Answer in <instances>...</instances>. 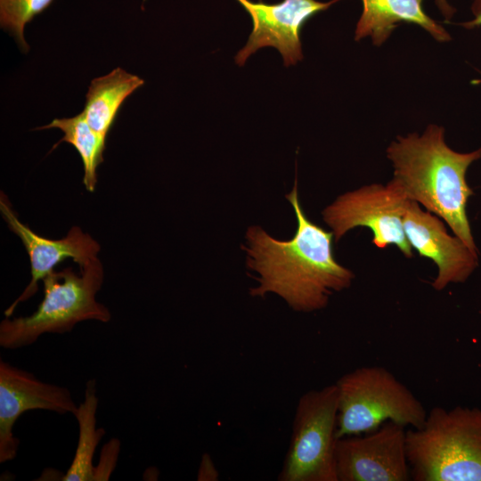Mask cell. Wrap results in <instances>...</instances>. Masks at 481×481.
<instances>
[{
  "label": "cell",
  "mask_w": 481,
  "mask_h": 481,
  "mask_svg": "<svg viewBox=\"0 0 481 481\" xmlns=\"http://www.w3.org/2000/svg\"><path fill=\"white\" fill-rule=\"evenodd\" d=\"M336 384L303 394L297 404L289 445L279 481H338L335 447L338 424Z\"/></svg>",
  "instance_id": "6"
},
{
  "label": "cell",
  "mask_w": 481,
  "mask_h": 481,
  "mask_svg": "<svg viewBox=\"0 0 481 481\" xmlns=\"http://www.w3.org/2000/svg\"><path fill=\"white\" fill-rule=\"evenodd\" d=\"M292 205L298 229L292 239H273L259 226L246 232L247 265L256 271L259 285L251 288L252 297L264 298L274 293L297 312L310 313L328 306L334 292L349 288L354 273L335 259L332 232L310 221L303 211L298 193V182L286 195Z\"/></svg>",
  "instance_id": "1"
},
{
  "label": "cell",
  "mask_w": 481,
  "mask_h": 481,
  "mask_svg": "<svg viewBox=\"0 0 481 481\" xmlns=\"http://www.w3.org/2000/svg\"><path fill=\"white\" fill-rule=\"evenodd\" d=\"M53 0H0V24L17 39L27 51L24 29L30 20L45 11Z\"/></svg>",
  "instance_id": "17"
},
{
  "label": "cell",
  "mask_w": 481,
  "mask_h": 481,
  "mask_svg": "<svg viewBox=\"0 0 481 481\" xmlns=\"http://www.w3.org/2000/svg\"><path fill=\"white\" fill-rule=\"evenodd\" d=\"M0 211L9 229L23 243L30 262L31 280L22 293L4 311L5 317H11L21 302L27 301L38 290V282L66 258H72L80 270L97 257L99 243L78 226H73L68 234L59 240H52L38 235L27 224L21 223L5 194L1 192Z\"/></svg>",
  "instance_id": "12"
},
{
  "label": "cell",
  "mask_w": 481,
  "mask_h": 481,
  "mask_svg": "<svg viewBox=\"0 0 481 481\" xmlns=\"http://www.w3.org/2000/svg\"><path fill=\"white\" fill-rule=\"evenodd\" d=\"M49 128H58L63 132V137L54 144L53 150L62 142L76 149L83 163V183L88 192H93L97 183V168L104 159L106 139L89 126L83 112L71 118H54L48 125L37 129Z\"/></svg>",
  "instance_id": "16"
},
{
  "label": "cell",
  "mask_w": 481,
  "mask_h": 481,
  "mask_svg": "<svg viewBox=\"0 0 481 481\" xmlns=\"http://www.w3.org/2000/svg\"><path fill=\"white\" fill-rule=\"evenodd\" d=\"M119 452V441L112 439L102 448L99 464L95 467L94 481L108 480L112 473Z\"/></svg>",
  "instance_id": "18"
},
{
  "label": "cell",
  "mask_w": 481,
  "mask_h": 481,
  "mask_svg": "<svg viewBox=\"0 0 481 481\" xmlns=\"http://www.w3.org/2000/svg\"><path fill=\"white\" fill-rule=\"evenodd\" d=\"M436 3L445 18L450 19L452 16L455 10L449 5L446 0H436Z\"/></svg>",
  "instance_id": "21"
},
{
  "label": "cell",
  "mask_w": 481,
  "mask_h": 481,
  "mask_svg": "<svg viewBox=\"0 0 481 481\" xmlns=\"http://www.w3.org/2000/svg\"><path fill=\"white\" fill-rule=\"evenodd\" d=\"M423 0H362L363 12L357 22L355 39L371 36L375 45H382L397 23H414L440 42L451 39L448 32L427 15Z\"/></svg>",
  "instance_id": "13"
},
{
  "label": "cell",
  "mask_w": 481,
  "mask_h": 481,
  "mask_svg": "<svg viewBox=\"0 0 481 481\" xmlns=\"http://www.w3.org/2000/svg\"><path fill=\"white\" fill-rule=\"evenodd\" d=\"M77 404L70 391L62 386L44 382L34 374L0 360V462L13 460L20 440L13 427L18 419L31 410L58 414H74Z\"/></svg>",
  "instance_id": "10"
},
{
  "label": "cell",
  "mask_w": 481,
  "mask_h": 481,
  "mask_svg": "<svg viewBox=\"0 0 481 481\" xmlns=\"http://www.w3.org/2000/svg\"><path fill=\"white\" fill-rule=\"evenodd\" d=\"M143 83L141 77L119 67L93 79L82 111L89 126L106 139L121 105Z\"/></svg>",
  "instance_id": "14"
},
{
  "label": "cell",
  "mask_w": 481,
  "mask_h": 481,
  "mask_svg": "<svg viewBox=\"0 0 481 481\" xmlns=\"http://www.w3.org/2000/svg\"><path fill=\"white\" fill-rule=\"evenodd\" d=\"M403 223L412 248L437 266L434 289L441 291L451 283H463L478 267V253L448 233L443 219L423 210L416 201H409Z\"/></svg>",
  "instance_id": "11"
},
{
  "label": "cell",
  "mask_w": 481,
  "mask_h": 481,
  "mask_svg": "<svg viewBox=\"0 0 481 481\" xmlns=\"http://www.w3.org/2000/svg\"><path fill=\"white\" fill-rule=\"evenodd\" d=\"M98 403L95 380L90 379L86 385L84 400L73 414L78 424V440L71 464L61 478L63 481H94L93 459L105 434L103 428H96Z\"/></svg>",
  "instance_id": "15"
},
{
  "label": "cell",
  "mask_w": 481,
  "mask_h": 481,
  "mask_svg": "<svg viewBox=\"0 0 481 481\" xmlns=\"http://www.w3.org/2000/svg\"><path fill=\"white\" fill-rule=\"evenodd\" d=\"M406 454L414 481H481V409L433 407L406 430Z\"/></svg>",
  "instance_id": "3"
},
{
  "label": "cell",
  "mask_w": 481,
  "mask_h": 481,
  "mask_svg": "<svg viewBox=\"0 0 481 481\" xmlns=\"http://www.w3.org/2000/svg\"><path fill=\"white\" fill-rule=\"evenodd\" d=\"M411 200L392 179L387 184L372 183L345 192L322 212L338 242L348 231L369 228L378 249L395 245L407 257H413L404 228V216Z\"/></svg>",
  "instance_id": "7"
},
{
  "label": "cell",
  "mask_w": 481,
  "mask_h": 481,
  "mask_svg": "<svg viewBox=\"0 0 481 481\" xmlns=\"http://www.w3.org/2000/svg\"><path fill=\"white\" fill-rule=\"evenodd\" d=\"M393 179L406 196L438 216L472 251L478 253L467 216L474 194L466 180L469 167L481 158V148L461 153L444 141V130L429 125L421 135L397 136L387 149Z\"/></svg>",
  "instance_id": "2"
},
{
  "label": "cell",
  "mask_w": 481,
  "mask_h": 481,
  "mask_svg": "<svg viewBox=\"0 0 481 481\" xmlns=\"http://www.w3.org/2000/svg\"><path fill=\"white\" fill-rule=\"evenodd\" d=\"M236 1L250 15L253 29L246 45L236 54L235 62L242 66L258 49L271 46L280 52L284 66L288 67L304 57L300 41L304 24L340 0H283L276 4H266L262 0Z\"/></svg>",
  "instance_id": "9"
},
{
  "label": "cell",
  "mask_w": 481,
  "mask_h": 481,
  "mask_svg": "<svg viewBox=\"0 0 481 481\" xmlns=\"http://www.w3.org/2000/svg\"><path fill=\"white\" fill-rule=\"evenodd\" d=\"M407 428L392 421L374 431L338 438L335 461L338 481H407Z\"/></svg>",
  "instance_id": "8"
},
{
  "label": "cell",
  "mask_w": 481,
  "mask_h": 481,
  "mask_svg": "<svg viewBox=\"0 0 481 481\" xmlns=\"http://www.w3.org/2000/svg\"><path fill=\"white\" fill-rule=\"evenodd\" d=\"M474 19L461 25L467 29H473L481 26V0H475L472 5Z\"/></svg>",
  "instance_id": "20"
},
{
  "label": "cell",
  "mask_w": 481,
  "mask_h": 481,
  "mask_svg": "<svg viewBox=\"0 0 481 481\" xmlns=\"http://www.w3.org/2000/svg\"><path fill=\"white\" fill-rule=\"evenodd\" d=\"M335 384L338 438L374 431L387 421L419 428L426 420L428 412L422 403L382 366L356 368Z\"/></svg>",
  "instance_id": "5"
},
{
  "label": "cell",
  "mask_w": 481,
  "mask_h": 481,
  "mask_svg": "<svg viewBox=\"0 0 481 481\" xmlns=\"http://www.w3.org/2000/svg\"><path fill=\"white\" fill-rule=\"evenodd\" d=\"M197 479L200 481H216L219 479V472L208 453H204L201 457Z\"/></svg>",
  "instance_id": "19"
},
{
  "label": "cell",
  "mask_w": 481,
  "mask_h": 481,
  "mask_svg": "<svg viewBox=\"0 0 481 481\" xmlns=\"http://www.w3.org/2000/svg\"><path fill=\"white\" fill-rule=\"evenodd\" d=\"M103 282V267L98 257L79 273L72 267L53 271L44 280V298L28 316L5 317L0 323V346L8 350L34 344L45 333L63 334L84 321L108 322L109 309L96 300Z\"/></svg>",
  "instance_id": "4"
}]
</instances>
